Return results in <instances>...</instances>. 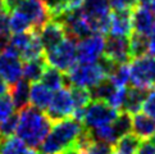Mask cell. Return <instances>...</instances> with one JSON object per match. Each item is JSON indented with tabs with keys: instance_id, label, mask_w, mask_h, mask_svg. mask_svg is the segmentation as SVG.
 <instances>
[{
	"instance_id": "obj_1",
	"label": "cell",
	"mask_w": 155,
	"mask_h": 154,
	"mask_svg": "<svg viewBox=\"0 0 155 154\" xmlns=\"http://www.w3.org/2000/svg\"><path fill=\"white\" fill-rule=\"evenodd\" d=\"M88 135L90 131L74 117L54 122L50 132L40 145V154H67L78 150Z\"/></svg>"
},
{
	"instance_id": "obj_2",
	"label": "cell",
	"mask_w": 155,
	"mask_h": 154,
	"mask_svg": "<svg viewBox=\"0 0 155 154\" xmlns=\"http://www.w3.org/2000/svg\"><path fill=\"white\" fill-rule=\"evenodd\" d=\"M54 122L45 112L32 105L21 109L15 134L28 148H38L50 132Z\"/></svg>"
},
{
	"instance_id": "obj_3",
	"label": "cell",
	"mask_w": 155,
	"mask_h": 154,
	"mask_svg": "<svg viewBox=\"0 0 155 154\" xmlns=\"http://www.w3.org/2000/svg\"><path fill=\"white\" fill-rule=\"evenodd\" d=\"M118 64H115L108 58H103L97 63L82 64L77 62L67 73V86L69 87H84L91 90L104 80H108L110 73Z\"/></svg>"
},
{
	"instance_id": "obj_4",
	"label": "cell",
	"mask_w": 155,
	"mask_h": 154,
	"mask_svg": "<svg viewBox=\"0 0 155 154\" xmlns=\"http://www.w3.org/2000/svg\"><path fill=\"white\" fill-rule=\"evenodd\" d=\"M77 38L67 36L59 45L45 52V62L48 65L67 73L77 63Z\"/></svg>"
},
{
	"instance_id": "obj_5",
	"label": "cell",
	"mask_w": 155,
	"mask_h": 154,
	"mask_svg": "<svg viewBox=\"0 0 155 154\" xmlns=\"http://www.w3.org/2000/svg\"><path fill=\"white\" fill-rule=\"evenodd\" d=\"M131 84L134 87L146 91L155 87V57L146 55L132 59L130 63Z\"/></svg>"
},
{
	"instance_id": "obj_6",
	"label": "cell",
	"mask_w": 155,
	"mask_h": 154,
	"mask_svg": "<svg viewBox=\"0 0 155 154\" xmlns=\"http://www.w3.org/2000/svg\"><path fill=\"white\" fill-rule=\"evenodd\" d=\"M119 111L114 109L101 100H92L86 107L84 116H82L81 122L87 130H92L96 127H100L104 125L113 123L118 118Z\"/></svg>"
},
{
	"instance_id": "obj_7",
	"label": "cell",
	"mask_w": 155,
	"mask_h": 154,
	"mask_svg": "<svg viewBox=\"0 0 155 154\" xmlns=\"http://www.w3.org/2000/svg\"><path fill=\"white\" fill-rule=\"evenodd\" d=\"M105 42L104 35L100 34H92L81 38L77 42V62L82 64L97 63L104 55Z\"/></svg>"
},
{
	"instance_id": "obj_8",
	"label": "cell",
	"mask_w": 155,
	"mask_h": 154,
	"mask_svg": "<svg viewBox=\"0 0 155 154\" xmlns=\"http://www.w3.org/2000/svg\"><path fill=\"white\" fill-rule=\"evenodd\" d=\"M76 107L72 98V92L68 86L62 87L57 91H54L50 105L46 109V114L53 122H58L65 118H69L74 116Z\"/></svg>"
},
{
	"instance_id": "obj_9",
	"label": "cell",
	"mask_w": 155,
	"mask_h": 154,
	"mask_svg": "<svg viewBox=\"0 0 155 154\" xmlns=\"http://www.w3.org/2000/svg\"><path fill=\"white\" fill-rule=\"evenodd\" d=\"M0 76L10 85H15L23 79L22 58L8 45H5L3 53L0 54Z\"/></svg>"
},
{
	"instance_id": "obj_10",
	"label": "cell",
	"mask_w": 155,
	"mask_h": 154,
	"mask_svg": "<svg viewBox=\"0 0 155 154\" xmlns=\"http://www.w3.org/2000/svg\"><path fill=\"white\" fill-rule=\"evenodd\" d=\"M14 9L23 12L34 25L35 30H38L51 19L49 9L44 0H19Z\"/></svg>"
},
{
	"instance_id": "obj_11",
	"label": "cell",
	"mask_w": 155,
	"mask_h": 154,
	"mask_svg": "<svg viewBox=\"0 0 155 154\" xmlns=\"http://www.w3.org/2000/svg\"><path fill=\"white\" fill-rule=\"evenodd\" d=\"M36 34L40 38L45 52L59 45L67 37V31H65L63 23L57 19H50L41 28L36 30Z\"/></svg>"
},
{
	"instance_id": "obj_12",
	"label": "cell",
	"mask_w": 155,
	"mask_h": 154,
	"mask_svg": "<svg viewBox=\"0 0 155 154\" xmlns=\"http://www.w3.org/2000/svg\"><path fill=\"white\" fill-rule=\"evenodd\" d=\"M104 57L115 64H127V62L131 59L130 40L127 37L110 36L105 42Z\"/></svg>"
},
{
	"instance_id": "obj_13",
	"label": "cell",
	"mask_w": 155,
	"mask_h": 154,
	"mask_svg": "<svg viewBox=\"0 0 155 154\" xmlns=\"http://www.w3.org/2000/svg\"><path fill=\"white\" fill-rule=\"evenodd\" d=\"M109 34L114 37H131L134 34L132 23V10L123 12H112L110 14Z\"/></svg>"
},
{
	"instance_id": "obj_14",
	"label": "cell",
	"mask_w": 155,
	"mask_h": 154,
	"mask_svg": "<svg viewBox=\"0 0 155 154\" xmlns=\"http://www.w3.org/2000/svg\"><path fill=\"white\" fill-rule=\"evenodd\" d=\"M134 32L143 36H149L155 27V17L146 4H138L132 10Z\"/></svg>"
},
{
	"instance_id": "obj_15",
	"label": "cell",
	"mask_w": 155,
	"mask_h": 154,
	"mask_svg": "<svg viewBox=\"0 0 155 154\" xmlns=\"http://www.w3.org/2000/svg\"><path fill=\"white\" fill-rule=\"evenodd\" d=\"M54 91L41 81L30 85V104L40 111H46L50 105Z\"/></svg>"
},
{
	"instance_id": "obj_16",
	"label": "cell",
	"mask_w": 155,
	"mask_h": 154,
	"mask_svg": "<svg viewBox=\"0 0 155 154\" xmlns=\"http://www.w3.org/2000/svg\"><path fill=\"white\" fill-rule=\"evenodd\" d=\"M132 132L140 140L150 139L155 135V119L145 113H136L132 116Z\"/></svg>"
},
{
	"instance_id": "obj_17",
	"label": "cell",
	"mask_w": 155,
	"mask_h": 154,
	"mask_svg": "<svg viewBox=\"0 0 155 154\" xmlns=\"http://www.w3.org/2000/svg\"><path fill=\"white\" fill-rule=\"evenodd\" d=\"M9 27L12 34H25V32L36 31L31 19L18 9H13L9 13Z\"/></svg>"
},
{
	"instance_id": "obj_18",
	"label": "cell",
	"mask_w": 155,
	"mask_h": 154,
	"mask_svg": "<svg viewBox=\"0 0 155 154\" xmlns=\"http://www.w3.org/2000/svg\"><path fill=\"white\" fill-rule=\"evenodd\" d=\"M30 82H27L26 80L22 79L18 81L15 85H13L12 90H10V96L15 105V109H23L26 107H28L30 104Z\"/></svg>"
},
{
	"instance_id": "obj_19",
	"label": "cell",
	"mask_w": 155,
	"mask_h": 154,
	"mask_svg": "<svg viewBox=\"0 0 155 154\" xmlns=\"http://www.w3.org/2000/svg\"><path fill=\"white\" fill-rule=\"evenodd\" d=\"M145 96H146V92L143 90H140L137 87L132 86L127 91V98H126L123 111L122 112H126L131 116H134L140 111H142V104H143V100H145Z\"/></svg>"
},
{
	"instance_id": "obj_20",
	"label": "cell",
	"mask_w": 155,
	"mask_h": 154,
	"mask_svg": "<svg viewBox=\"0 0 155 154\" xmlns=\"http://www.w3.org/2000/svg\"><path fill=\"white\" fill-rule=\"evenodd\" d=\"M46 65H48V63L45 62V59L25 62V64H23V80L30 82V84L41 81Z\"/></svg>"
},
{
	"instance_id": "obj_21",
	"label": "cell",
	"mask_w": 155,
	"mask_h": 154,
	"mask_svg": "<svg viewBox=\"0 0 155 154\" xmlns=\"http://www.w3.org/2000/svg\"><path fill=\"white\" fill-rule=\"evenodd\" d=\"M41 82L45 84L48 87H50L53 91H57L59 89H62V87L67 86V77H65L63 72H60L59 69L50 67V65H46Z\"/></svg>"
},
{
	"instance_id": "obj_22",
	"label": "cell",
	"mask_w": 155,
	"mask_h": 154,
	"mask_svg": "<svg viewBox=\"0 0 155 154\" xmlns=\"http://www.w3.org/2000/svg\"><path fill=\"white\" fill-rule=\"evenodd\" d=\"M78 152L81 154H112L114 152V146L107 144V142L92 139L91 135H88L82 141Z\"/></svg>"
},
{
	"instance_id": "obj_23",
	"label": "cell",
	"mask_w": 155,
	"mask_h": 154,
	"mask_svg": "<svg viewBox=\"0 0 155 154\" xmlns=\"http://www.w3.org/2000/svg\"><path fill=\"white\" fill-rule=\"evenodd\" d=\"M88 131H90V135L92 139L107 142V144H110L113 146L117 144V141L119 139V135H118L113 123L104 125V126H100V127H96V129H92Z\"/></svg>"
},
{
	"instance_id": "obj_24",
	"label": "cell",
	"mask_w": 155,
	"mask_h": 154,
	"mask_svg": "<svg viewBox=\"0 0 155 154\" xmlns=\"http://www.w3.org/2000/svg\"><path fill=\"white\" fill-rule=\"evenodd\" d=\"M140 144H141V140L134 132H130L119 137L117 144L114 145V149L122 154H135Z\"/></svg>"
},
{
	"instance_id": "obj_25",
	"label": "cell",
	"mask_w": 155,
	"mask_h": 154,
	"mask_svg": "<svg viewBox=\"0 0 155 154\" xmlns=\"http://www.w3.org/2000/svg\"><path fill=\"white\" fill-rule=\"evenodd\" d=\"M28 146L17 136L3 139L0 142V154H26Z\"/></svg>"
},
{
	"instance_id": "obj_26",
	"label": "cell",
	"mask_w": 155,
	"mask_h": 154,
	"mask_svg": "<svg viewBox=\"0 0 155 154\" xmlns=\"http://www.w3.org/2000/svg\"><path fill=\"white\" fill-rule=\"evenodd\" d=\"M147 52H149L147 37L134 32L132 36L130 37V54H131V59L146 55Z\"/></svg>"
},
{
	"instance_id": "obj_27",
	"label": "cell",
	"mask_w": 155,
	"mask_h": 154,
	"mask_svg": "<svg viewBox=\"0 0 155 154\" xmlns=\"http://www.w3.org/2000/svg\"><path fill=\"white\" fill-rule=\"evenodd\" d=\"M108 80L112 82V84L122 89V87H127L128 82L131 81V76H130V64H118L117 67L114 68V71L110 76L108 77Z\"/></svg>"
},
{
	"instance_id": "obj_28",
	"label": "cell",
	"mask_w": 155,
	"mask_h": 154,
	"mask_svg": "<svg viewBox=\"0 0 155 154\" xmlns=\"http://www.w3.org/2000/svg\"><path fill=\"white\" fill-rule=\"evenodd\" d=\"M115 90V86L110 82L109 80H104L100 82L99 85L95 87H92L90 90L91 91V96L92 100H101V102H107L109 96L113 94V91Z\"/></svg>"
},
{
	"instance_id": "obj_29",
	"label": "cell",
	"mask_w": 155,
	"mask_h": 154,
	"mask_svg": "<svg viewBox=\"0 0 155 154\" xmlns=\"http://www.w3.org/2000/svg\"><path fill=\"white\" fill-rule=\"evenodd\" d=\"M127 91H128V87H122V89L115 87V90L113 91V94L109 96V99L105 103L109 104L112 108L122 112V111H123V105H124L126 98H127Z\"/></svg>"
},
{
	"instance_id": "obj_30",
	"label": "cell",
	"mask_w": 155,
	"mask_h": 154,
	"mask_svg": "<svg viewBox=\"0 0 155 154\" xmlns=\"http://www.w3.org/2000/svg\"><path fill=\"white\" fill-rule=\"evenodd\" d=\"M15 112V105L12 100L10 94L0 96V123L10 118Z\"/></svg>"
},
{
	"instance_id": "obj_31",
	"label": "cell",
	"mask_w": 155,
	"mask_h": 154,
	"mask_svg": "<svg viewBox=\"0 0 155 154\" xmlns=\"http://www.w3.org/2000/svg\"><path fill=\"white\" fill-rule=\"evenodd\" d=\"M17 125H18V114H13L10 118L0 123V135L3 139H7L15 134L17 131Z\"/></svg>"
},
{
	"instance_id": "obj_32",
	"label": "cell",
	"mask_w": 155,
	"mask_h": 154,
	"mask_svg": "<svg viewBox=\"0 0 155 154\" xmlns=\"http://www.w3.org/2000/svg\"><path fill=\"white\" fill-rule=\"evenodd\" d=\"M140 4L138 0H109L110 9L113 12H123V10H134Z\"/></svg>"
},
{
	"instance_id": "obj_33",
	"label": "cell",
	"mask_w": 155,
	"mask_h": 154,
	"mask_svg": "<svg viewBox=\"0 0 155 154\" xmlns=\"http://www.w3.org/2000/svg\"><path fill=\"white\" fill-rule=\"evenodd\" d=\"M10 27H9V13L3 12L0 13V41L7 45L10 38Z\"/></svg>"
},
{
	"instance_id": "obj_34",
	"label": "cell",
	"mask_w": 155,
	"mask_h": 154,
	"mask_svg": "<svg viewBox=\"0 0 155 154\" xmlns=\"http://www.w3.org/2000/svg\"><path fill=\"white\" fill-rule=\"evenodd\" d=\"M142 113H145L149 117L155 119V87H153V89H150V91L146 92L145 100L142 104Z\"/></svg>"
},
{
	"instance_id": "obj_35",
	"label": "cell",
	"mask_w": 155,
	"mask_h": 154,
	"mask_svg": "<svg viewBox=\"0 0 155 154\" xmlns=\"http://www.w3.org/2000/svg\"><path fill=\"white\" fill-rule=\"evenodd\" d=\"M44 2H45L46 7L49 9V13H50V17L53 19V18L57 17L60 7L63 5V3L65 2V0H44Z\"/></svg>"
},
{
	"instance_id": "obj_36",
	"label": "cell",
	"mask_w": 155,
	"mask_h": 154,
	"mask_svg": "<svg viewBox=\"0 0 155 154\" xmlns=\"http://www.w3.org/2000/svg\"><path fill=\"white\" fill-rule=\"evenodd\" d=\"M135 154H155V145L151 141H143L140 144Z\"/></svg>"
},
{
	"instance_id": "obj_37",
	"label": "cell",
	"mask_w": 155,
	"mask_h": 154,
	"mask_svg": "<svg viewBox=\"0 0 155 154\" xmlns=\"http://www.w3.org/2000/svg\"><path fill=\"white\" fill-rule=\"evenodd\" d=\"M147 42H149V52H147V54L155 57V27H154V30L151 31V34L147 36Z\"/></svg>"
},
{
	"instance_id": "obj_38",
	"label": "cell",
	"mask_w": 155,
	"mask_h": 154,
	"mask_svg": "<svg viewBox=\"0 0 155 154\" xmlns=\"http://www.w3.org/2000/svg\"><path fill=\"white\" fill-rule=\"evenodd\" d=\"M9 84L5 81L2 76H0V96H4V95H8L9 94Z\"/></svg>"
},
{
	"instance_id": "obj_39",
	"label": "cell",
	"mask_w": 155,
	"mask_h": 154,
	"mask_svg": "<svg viewBox=\"0 0 155 154\" xmlns=\"http://www.w3.org/2000/svg\"><path fill=\"white\" fill-rule=\"evenodd\" d=\"M146 5L149 7V9L151 10V13L154 14V17H155V0H150V2H149Z\"/></svg>"
},
{
	"instance_id": "obj_40",
	"label": "cell",
	"mask_w": 155,
	"mask_h": 154,
	"mask_svg": "<svg viewBox=\"0 0 155 154\" xmlns=\"http://www.w3.org/2000/svg\"><path fill=\"white\" fill-rule=\"evenodd\" d=\"M26 154H40V152H37L35 148H28L26 152Z\"/></svg>"
},
{
	"instance_id": "obj_41",
	"label": "cell",
	"mask_w": 155,
	"mask_h": 154,
	"mask_svg": "<svg viewBox=\"0 0 155 154\" xmlns=\"http://www.w3.org/2000/svg\"><path fill=\"white\" fill-rule=\"evenodd\" d=\"M4 48H5V44H3L2 41H0V54L3 53V50H4Z\"/></svg>"
},
{
	"instance_id": "obj_42",
	"label": "cell",
	"mask_w": 155,
	"mask_h": 154,
	"mask_svg": "<svg viewBox=\"0 0 155 154\" xmlns=\"http://www.w3.org/2000/svg\"><path fill=\"white\" fill-rule=\"evenodd\" d=\"M149 2H150V0H138V3L140 4H147Z\"/></svg>"
},
{
	"instance_id": "obj_43",
	"label": "cell",
	"mask_w": 155,
	"mask_h": 154,
	"mask_svg": "<svg viewBox=\"0 0 155 154\" xmlns=\"http://www.w3.org/2000/svg\"><path fill=\"white\" fill-rule=\"evenodd\" d=\"M67 154H81L78 150H72V152H69V153H67Z\"/></svg>"
},
{
	"instance_id": "obj_44",
	"label": "cell",
	"mask_w": 155,
	"mask_h": 154,
	"mask_svg": "<svg viewBox=\"0 0 155 154\" xmlns=\"http://www.w3.org/2000/svg\"><path fill=\"white\" fill-rule=\"evenodd\" d=\"M112 154H122V153H119V152H117V150H115V149H114V152H113Z\"/></svg>"
},
{
	"instance_id": "obj_45",
	"label": "cell",
	"mask_w": 155,
	"mask_h": 154,
	"mask_svg": "<svg viewBox=\"0 0 155 154\" xmlns=\"http://www.w3.org/2000/svg\"><path fill=\"white\" fill-rule=\"evenodd\" d=\"M151 142H153V144H154V145H155V135H154V136H153V141H151Z\"/></svg>"
},
{
	"instance_id": "obj_46",
	"label": "cell",
	"mask_w": 155,
	"mask_h": 154,
	"mask_svg": "<svg viewBox=\"0 0 155 154\" xmlns=\"http://www.w3.org/2000/svg\"><path fill=\"white\" fill-rule=\"evenodd\" d=\"M2 140H3V137H2V135H0V142H2Z\"/></svg>"
}]
</instances>
